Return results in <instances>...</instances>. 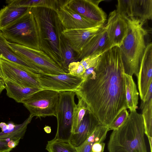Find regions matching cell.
I'll use <instances>...</instances> for the list:
<instances>
[{
  "mask_svg": "<svg viewBox=\"0 0 152 152\" xmlns=\"http://www.w3.org/2000/svg\"><path fill=\"white\" fill-rule=\"evenodd\" d=\"M20 140L19 139L16 140H10L7 142V146L9 148L13 149L18 145Z\"/></svg>",
  "mask_w": 152,
  "mask_h": 152,
  "instance_id": "cell-36",
  "label": "cell"
},
{
  "mask_svg": "<svg viewBox=\"0 0 152 152\" xmlns=\"http://www.w3.org/2000/svg\"><path fill=\"white\" fill-rule=\"evenodd\" d=\"M31 10L34 20L39 49L46 53L62 68L56 31L55 12L42 7H32Z\"/></svg>",
  "mask_w": 152,
  "mask_h": 152,
  "instance_id": "cell-4",
  "label": "cell"
},
{
  "mask_svg": "<svg viewBox=\"0 0 152 152\" xmlns=\"http://www.w3.org/2000/svg\"><path fill=\"white\" fill-rule=\"evenodd\" d=\"M100 124L94 115L87 110L77 129L72 134L69 140L70 142L75 147H78L86 140Z\"/></svg>",
  "mask_w": 152,
  "mask_h": 152,
  "instance_id": "cell-18",
  "label": "cell"
},
{
  "mask_svg": "<svg viewBox=\"0 0 152 152\" xmlns=\"http://www.w3.org/2000/svg\"><path fill=\"white\" fill-rule=\"evenodd\" d=\"M129 113L127 109L122 110L117 115L113 121L108 127L109 130H115L118 129L126 121Z\"/></svg>",
  "mask_w": 152,
  "mask_h": 152,
  "instance_id": "cell-31",
  "label": "cell"
},
{
  "mask_svg": "<svg viewBox=\"0 0 152 152\" xmlns=\"http://www.w3.org/2000/svg\"><path fill=\"white\" fill-rule=\"evenodd\" d=\"M0 59L10 61L19 68L36 76L40 74L32 64L16 53L10 47L8 41L0 30Z\"/></svg>",
  "mask_w": 152,
  "mask_h": 152,
  "instance_id": "cell-17",
  "label": "cell"
},
{
  "mask_svg": "<svg viewBox=\"0 0 152 152\" xmlns=\"http://www.w3.org/2000/svg\"><path fill=\"white\" fill-rule=\"evenodd\" d=\"M91 152H92L91 151ZM102 152H103V151H102Z\"/></svg>",
  "mask_w": 152,
  "mask_h": 152,
  "instance_id": "cell-41",
  "label": "cell"
},
{
  "mask_svg": "<svg viewBox=\"0 0 152 152\" xmlns=\"http://www.w3.org/2000/svg\"><path fill=\"white\" fill-rule=\"evenodd\" d=\"M140 108L142 111L144 133L148 137H152V98L145 102L142 101Z\"/></svg>",
  "mask_w": 152,
  "mask_h": 152,
  "instance_id": "cell-28",
  "label": "cell"
},
{
  "mask_svg": "<svg viewBox=\"0 0 152 152\" xmlns=\"http://www.w3.org/2000/svg\"><path fill=\"white\" fill-rule=\"evenodd\" d=\"M132 0H118L116 11L125 20L133 18Z\"/></svg>",
  "mask_w": 152,
  "mask_h": 152,
  "instance_id": "cell-30",
  "label": "cell"
},
{
  "mask_svg": "<svg viewBox=\"0 0 152 152\" xmlns=\"http://www.w3.org/2000/svg\"><path fill=\"white\" fill-rule=\"evenodd\" d=\"M37 77L42 89L59 92H75L84 80L81 77L74 76L69 73L57 75L39 74Z\"/></svg>",
  "mask_w": 152,
  "mask_h": 152,
  "instance_id": "cell-9",
  "label": "cell"
},
{
  "mask_svg": "<svg viewBox=\"0 0 152 152\" xmlns=\"http://www.w3.org/2000/svg\"><path fill=\"white\" fill-rule=\"evenodd\" d=\"M103 0H67L65 4L77 13L95 22L104 24L107 19L105 12L99 4Z\"/></svg>",
  "mask_w": 152,
  "mask_h": 152,
  "instance_id": "cell-11",
  "label": "cell"
},
{
  "mask_svg": "<svg viewBox=\"0 0 152 152\" xmlns=\"http://www.w3.org/2000/svg\"><path fill=\"white\" fill-rule=\"evenodd\" d=\"M5 89V84L4 80L0 78V95Z\"/></svg>",
  "mask_w": 152,
  "mask_h": 152,
  "instance_id": "cell-37",
  "label": "cell"
},
{
  "mask_svg": "<svg viewBox=\"0 0 152 152\" xmlns=\"http://www.w3.org/2000/svg\"><path fill=\"white\" fill-rule=\"evenodd\" d=\"M45 132L47 133H50L51 132V128L50 126H46L44 128Z\"/></svg>",
  "mask_w": 152,
  "mask_h": 152,
  "instance_id": "cell-38",
  "label": "cell"
},
{
  "mask_svg": "<svg viewBox=\"0 0 152 152\" xmlns=\"http://www.w3.org/2000/svg\"><path fill=\"white\" fill-rule=\"evenodd\" d=\"M0 78H1L2 79V78H3L2 75L1 70V69L0 67Z\"/></svg>",
  "mask_w": 152,
  "mask_h": 152,
  "instance_id": "cell-40",
  "label": "cell"
},
{
  "mask_svg": "<svg viewBox=\"0 0 152 152\" xmlns=\"http://www.w3.org/2000/svg\"><path fill=\"white\" fill-rule=\"evenodd\" d=\"M141 114L130 112L125 122L113 130L107 144L109 152H147Z\"/></svg>",
  "mask_w": 152,
  "mask_h": 152,
  "instance_id": "cell-2",
  "label": "cell"
},
{
  "mask_svg": "<svg viewBox=\"0 0 152 152\" xmlns=\"http://www.w3.org/2000/svg\"><path fill=\"white\" fill-rule=\"evenodd\" d=\"M75 92H59L56 118L57 128L55 138L69 140L72 134L73 108L75 103Z\"/></svg>",
  "mask_w": 152,
  "mask_h": 152,
  "instance_id": "cell-8",
  "label": "cell"
},
{
  "mask_svg": "<svg viewBox=\"0 0 152 152\" xmlns=\"http://www.w3.org/2000/svg\"><path fill=\"white\" fill-rule=\"evenodd\" d=\"M31 10L20 19L1 31L9 42L40 50L34 20Z\"/></svg>",
  "mask_w": 152,
  "mask_h": 152,
  "instance_id": "cell-5",
  "label": "cell"
},
{
  "mask_svg": "<svg viewBox=\"0 0 152 152\" xmlns=\"http://www.w3.org/2000/svg\"><path fill=\"white\" fill-rule=\"evenodd\" d=\"M59 92L42 89L33 94L23 104L30 115L36 118L57 117Z\"/></svg>",
  "mask_w": 152,
  "mask_h": 152,
  "instance_id": "cell-6",
  "label": "cell"
},
{
  "mask_svg": "<svg viewBox=\"0 0 152 152\" xmlns=\"http://www.w3.org/2000/svg\"><path fill=\"white\" fill-rule=\"evenodd\" d=\"M77 97L78 99V103L75 104L73 108L72 134L77 129L87 110L84 101L80 97Z\"/></svg>",
  "mask_w": 152,
  "mask_h": 152,
  "instance_id": "cell-29",
  "label": "cell"
},
{
  "mask_svg": "<svg viewBox=\"0 0 152 152\" xmlns=\"http://www.w3.org/2000/svg\"><path fill=\"white\" fill-rule=\"evenodd\" d=\"M31 8L7 5L0 10V30L15 22L26 15Z\"/></svg>",
  "mask_w": 152,
  "mask_h": 152,
  "instance_id": "cell-22",
  "label": "cell"
},
{
  "mask_svg": "<svg viewBox=\"0 0 152 152\" xmlns=\"http://www.w3.org/2000/svg\"><path fill=\"white\" fill-rule=\"evenodd\" d=\"M6 94L16 102L23 103L33 94L41 89L19 84L12 81H4Z\"/></svg>",
  "mask_w": 152,
  "mask_h": 152,
  "instance_id": "cell-21",
  "label": "cell"
},
{
  "mask_svg": "<svg viewBox=\"0 0 152 152\" xmlns=\"http://www.w3.org/2000/svg\"><path fill=\"white\" fill-rule=\"evenodd\" d=\"M126 20L127 33L119 48L125 73L134 75L137 77L146 47L145 37L148 33L143 27L145 22L134 18Z\"/></svg>",
  "mask_w": 152,
  "mask_h": 152,
  "instance_id": "cell-3",
  "label": "cell"
},
{
  "mask_svg": "<svg viewBox=\"0 0 152 152\" xmlns=\"http://www.w3.org/2000/svg\"><path fill=\"white\" fill-rule=\"evenodd\" d=\"M105 143L103 142L95 143L91 149L92 152H102L104 151Z\"/></svg>",
  "mask_w": 152,
  "mask_h": 152,
  "instance_id": "cell-34",
  "label": "cell"
},
{
  "mask_svg": "<svg viewBox=\"0 0 152 152\" xmlns=\"http://www.w3.org/2000/svg\"><path fill=\"white\" fill-rule=\"evenodd\" d=\"M46 149L48 152H77L69 140L55 138L48 142Z\"/></svg>",
  "mask_w": 152,
  "mask_h": 152,
  "instance_id": "cell-27",
  "label": "cell"
},
{
  "mask_svg": "<svg viewBox=\"0 0 152 152\" xmlns=\"http://www.w3.org/2000/svg\"><path fill=\"white\" fill-rule=\"evenodd\" d=\"M105 27L108 38L113 46L119 47L128 32L126 20L115 10L110 13Z\"/></svg>",
  "mask_w": 152,
  "mask_h": 152,
  "instance_id": "cell-14",
  "label": "cell"
},
{
  "mask_svg": "<svg viewBox=\"0 0 152 152\" xmlns=\"http://www.w3.org/2000/svg\"><path fill=\"white\" fill-rule=\"evenodd\" d=\"M8 142L7 140H0V152H10L12 149L8 146Z\"/></svg>",
  "mask_w": 152,
  "mask_h": 152,
  "instance_id": "cell-35",
  "label": "cell"
},
{
  "mask_svg": "<svg viewBox=\"0 0 152 152\" xmlns=\"http://www.w3.org/2000/svg\"><path fill=\"white\" fill-rule=\"evenodd\" d=\"M101 55H93L86 57L82 59L80 62L86 70L96 66Z\"/></svg>",
  "mask_w": 152,
  "mask_h": 152,
  "instance_id": "cell-33",
  "label": "cell"
},
{
  "mask_svg": "<svg viewBox=\"0 0 152 152\" xmlns=\"http://www.w3.org/2000/svg\"><path fill=\"white\" fill-rule=\"evenodd\" d=\"M0 67L4 81L10 80L19 84L42 89L37 77L12 63L0 59Z\"/></svg>",
  "mask_w": 152,
  "mask_h": 152,
  "instance_id": "cell-12",
  "label": "cell"
},
{
  "mask_svg": "<svg viewBox=\"0 0 152 152\" xmlns=\"http://www.w3.org/2000/svg\"><path fill=\"white\" fill-rule=\"evenodd\" d=\"M101 24L96 26L86 28L64 29L62 33L77 54L83 50L86 45L104 26Z\"/></svg>",
  "mask_w": 152,
  "mask_h": 152,
  "instance_id": "cell-15",
  "label": "cell"
},
{
  "mask_svg": "<svg viewBox=\"0 0 152 152\" xmlns=\"http://www.w3.org/2000/svg\"><path fill=\"white\" fill-rule=\"evenodd\" d=\"M125 73L119 48L113 46L101 54L93 71L75 92L102 125L108 126L127 108Z\"/></svg>",
  "mask_w": 152,
  "mask_h": 152,
  "instance_id": "cell-1",
  "label": "cell"
},
{
  "mask_svg": "<svg viewBox=\"0 0 152 152\" xmlns=\"http://www.w3.org/2000/svg\"><path fill=\"white\" fill-rule=\"evenodd\" d=\"M133 18L145 22L152 18V0H132Z\"/></svg>",
  "mask_w": 152,
  "mask_h": 152,
  "instance_id": "cell-25",
  "label": "cell"
},
{
  "mask_svg": "<svg viewBox=\"0 0 152 152\" xmlns=\"http://www.w3.org/2000/svg\"><path fill=\"white\" fill-rule=\"evenodd\" d=\"M61 1L57 0H12L11 4L17 7H42L55 11Z\"/></svg>",
  "mask_w": 152,
  "mask_h": 152,
  "instance_id": "cell-26",
  "label": "cell"
},
{
  "mask_svg": "<svg viewBox=\"0 0 152 152\" xmlns=\"http://www.w3.org/2000/svg\"><path fill=\"white\" fill-rule=\"evenodd\" d=\"M8 44L16 53L35 66L40 74L57 75L67 73L50 56L40 50L9 42Z\"/></svg>",
  "mask_w": 152,
  "mask_h": 152,
  "instance_id": "cell-7",
  "label": "cell"
},
{
  "mask_svg": "<svg viewBox=\"0 0 152 152\" xmlns=\"http://www.w3.org/2000/svg\"><path fill=\"white\" fill-rule=\"evenodd\" d=\"M108 126L100 124L80 146L76 148L77 152H91L93 145L96 143L102 142L105 139L108 132Z\"/></svg>",
  "mask_w": 152,
  "mask_h": 152,
  "instance_id": "cell-23",
  "label": "cell"
},
{
  "mask_svg": "<svg viewBox=\"0 0 152 152\" xmlns=\"http://www.w3.org/2000/svg\"><path fill=\"white\" fill-rule=\"evenodd\" d=\"M68 70L71 75L81 78L86 69L80 61H74L69 65Z\"/></svg>",
  "mask_w": 152,
  "mask_h": 152,
  "instance_id": "cell-32",
  "label": "cell"
},
{
  "mask_svg": "<svg viewBox=\"0 0 152 152\" xmlns=\"http://www.w3.org/2000/svg\"><path fill=\"white\" fill-rule=\"evenodd\" d=\"M55 24L58 48L61 56L62 66L66 73H69V65L72 62L76 61L77 60L75 55L74 51L68 41L62 33L61 31L64 29L56 13L55 18Z\"/></svg>",
  "mask_w": 152,
  "mask_h": 152,
  "instance_id": "cell-19",
  "label": "cell"
},
{
  "mask_svg": "<svg viewBox=\"0 0 152 152\" xmlns=\"http://www.w3.org/2000/svg\"><path fill=\"white\" fill-rule=\"evenodd\" d=\"M33 116L29 115L28 117L20 124H15L12 122L7 124L0 123V140H16L23 139L26 132L28 125L30 124Z\"/></svg>",
  "mask_w": 152,
  "mask_h": 152,
  "instance_id": "cell-20",
  "label": "cell"
},
{
  "mask_svg": "<svg viewBox=\"0 0 152 152\" xmlns=\"http://www.w3.org/2000/svg\"><path fill=\"white\" fill-rule=\"evenodd\" d=\"M125 98L127 108L130 112L136 111L137 108L138 96L136 85L132 76L124 74Z\"/></svg>",
  "mask_w": 152,
  "mask_h": 152,
  "instance_id": "cell-24",
  "label": "cell"
},
{
  "mask_svg": "<svg viewBox=\"0 0 152 152\" xmlns=\"http://www.w3.org/2000/svg\"><path fill=\"white\" fill-rule=\"evenodd\" d=\"M148 141L150 144V147L151 149V152H152V137H148Z\"/></svg>",
  "mask_w": 152,
  "mask_h": 152,
  "instance_id": "cell-39",
  "label": "cell"
},
{
  "mask_svg": "<svg viewBox=\"0 0 152 152\" xmlns=\"http://www.w3.org/2000/svg\"><path fill=\"white\" fill-rule=\"evenodd\" d=\"M61 0L55 11L64 29L92 28L101 24L90 20L77 13Z\"/></svg>",
  "mask_w": 152,
  "mask_h": 152,
  "instance_id": "cell-10",
  "label": "cell"
},
{
  "mask_svg": "<svg viewBox=\"0 0 152 152\" xmlns=\"http://www.w3.org/2000/svg\"><path fill=\"white\" fill-rule=\"evenodd\" d=\"M113 47L104 25L89 40L76 58L77 60H81L89 56L102 54Z\"/></svg>",
  "mask_w": 152,
  "mask_h": 152,
  "instance_id": "cell-16",
  "label": "cell"
},
{
  "mask_svg": "<svg viewBox=\"0 0 152 152\" xmlns=\"http://www.w3.org/2000/svg\"><path fill=\"white\" fill-rule=\"evenodd\" d=\"M152 44L146 46L140 63L137 78L138 88L142 101L145 102L150 86L152 83Z\"/></svg>",
  "mask_w": 152,
  "mask_h": 152,
  "instance_id": "cell-13",
  "label": "cell"
}]
</instances>
